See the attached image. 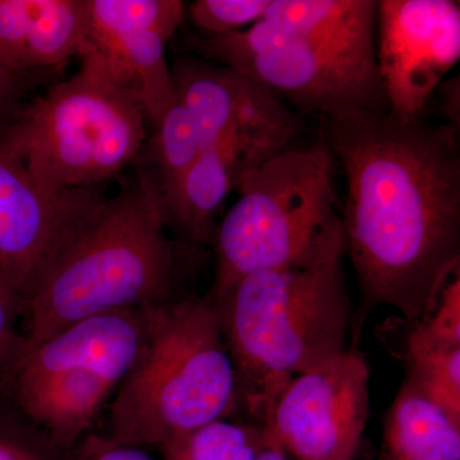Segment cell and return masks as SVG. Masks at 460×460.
<instances>
[{
    "label": "cell",
    "mask_w": 460,
    "mask_h": 460,
    "mask_svg": "<svg viewBox=\"0 0 460 460\" xmlns=\"http://www.w3.org/2000/svg\"><path fill=\"white\" fill-rule=\"evenodd\" d=\"M321 131L347 177L341 222L362 305L422 319L459 272V131L375 109L323 118Z\"/></svg>",
    "instance_id": "obj_1"
},
{
    "label": "cell",
    "mask_w": 460,
    "mask_h": 460,
    "mask_svg": "<svg viewBox=\"0 0 460 460\" xmlns=\"http://www.w3.org/2000/svg\"><path fill=\"white\" fill-rule=\"evenodd\" d=\"M166 226L162 196L147 172H138L113 199H99L36 280L26 302L23 347L78 321L181 298L180 260Z\"/></svg>",
    "instance_id": "obj_2"
},
{
    "label": "cell",
    "mask_w": 460,
    "mask_h": 460,
    "mask_svg": "<svg viewBox=\"0 0 460 460\" xmlns=\"http://www.w3.org/2000/svg\"><path fill=\"white\" fill-rule=\"evenodd\" d=\"M343 259L256 272L213 298L238 402L257 425H265L292 378L348 349L353 305Z\"/></svg>",
    "instance_id": "obj_3"
},
{
    "label": "cell",
    "mask_w": 460,
    "mask_h": 460,
    "mask_svg": "<svg viewBox=\"0 0 460 460\" xmlns=\"http://www.w3.org/2000/svg\"><path fill=\"white\" fill-rule=\"evenodd\" d=\"M237 405V375L213 296H181L153 308L140 354L111 402L108 438L162 447L226 420Z\"/></svg>",
    "instance_id": "obj_4"
},
{
    "label": "cell",
    "mask_w": 460,
    "mask_h": 460,
    "mask_svg": "<svg viewBox=\"0 0 460 460\" xmlns=\"http://www.w3.org/2000/svg\"><path fill=\"white\" fill-rule=\"evenodd\" d=\"M332 163L321 141L286 148L244 177L237 202L214 229L208 295L217 298L256 272L347 255Z\"/></svg>",
    "instance_id": "obj_5"
},
{
    "label": "cell",
    "mask_w": 460,
    "mask_h": 460,
    "mask_svg": "<svg viewBox=\"0 0 460 460\" xmlns=\"http://www.w3.org/2000/svg\"><path fill=\"white\" fill-rule=\"evenodd\" d=\"M29 102L0 135V148L53 190L93 189L133 162L147 140L146 113L102 57Z\"/></svg>",
    "instance_id": "obj_6"
},
{
    "label": "cell",
    "mask_w": 460,
    "mask_h": 460,
    "mask_svg": "<svg viewBox=\"0 0 460 460\" xmlns=\"http://www.w3.org/2000/svg\"><path fill=\"white\" fill-rule=\"evenodd\" d=\"M154 307L78 321L23 347L0 372V399L74 450L135 365Z\"/></svg>",
    "instance_id": "obj_7"
},
{
    "label": "cell",
    "mask_w": 460,
    "mask_h": 460,
    "mask_svg": "<svg viewBox=\"0 0 460 460\" xmlns=\"http://www.w3.org/2000/svg\"><path fill=\"white\" fill-rule=\"evenodd\" d=\"M370 368L356 347L298 375L281 390L263 441L296 460H353L370 414Z\"/></svg>",
    "instance_id": "obj_8"
},
{
    "label": "cell",
    "mask_w": 460,
    "mask_h": 460,
    "mask_svg": "<svg viewBox=\"0 0 460 460\" xmlns=\"http://www.w3.org/2000/svg\"><path fill=\"white\" fill-rule=\"evenodd\" d=\"M376 62L387 113L423 119L432 93L459 62L460 5L453 0L377 2Z\"/></svg>",
    "instance_id": "obj_9"
},
{
    "label": "cell",
    "mask_w": 460,
    "mask_h": 460,
    "mask_svg": "<svg viewBox=\"0 0 460 460\" xmlns=\"http://www.w3.org/2000/svg\"><path fill=\"white\" fill-rule=\"evenodd\" d=\"M284 102L321 118L387 111L378 75L376 41L295 39L234 66Z\"/></svg>",
    "instance_id": "obj_10"
},
{
    "label": "cell",
    "mask_w": 460,
    "mask_h": 460,
    "mask_svg": "<svg viewBox=\"0 0 460 460\" xmlns=\"http://www.w3.org/2000/svg\"><path fill=\"white\" fill-rule=\"evenodd\" d=\"M102 196L53 190L0 148V266L23 302L75 223Z\"/></svg>",
    "instance_id": "obj_11"
},
{
    "label": "cell",
    "mask_w": 460,
    "mask_h": 460,
    "mask_svg": "<svg viewBox=\"0 0 460 460\" xmlns=\"http://www.w3.org/2000/svg\"><path fill=\"white\" fill-rule=\"evenodd\" d=\"M304 126L235 129L202 148L198 159L163 196L166 224L190 243H208L217 211L253 169L286 150Z\"/></svg>",
    "instance_id": "obj_12"
},
{
    "label": "cell",
    "mask_w": 460,
    "mask_h": 460,
    "mask_svg": "<svg viewBox=\"0 0 460 460\" xmlns=\"http://www.w3.org/2000/svg\"><path fill=\"white\" fill-rule=\"evenodd\" d=\"M172 80L174 98L192 117L204 147L235 129L304 126L274 91L229 66L181 60Z\"/></svg>",
    "instance_id": "obj_13"
},
{
    "label": "cell",
    "mask_w": 460,
    "mask_h": 460,
    "mask_svg": "<svg viewBox=\"0 0 460 460\" xmlns=\"http://www.w3.org/2000/svg\"><path fill=\"white\" fill-rule=\"evenodd\" d=\"M89 27L87 0H0V62L38 80L81 57Z\"/></svg>",
    "instance_id": "obj_14"
},
{
    "label": "cell",
    "mask_w": 460,
    "mask_h": 460,
    "mask_svg": "<svg viewBox=\"0 0 460 460\" xmlns=\"http://www.w3.org/2000/svg\"><path fill=\"white\" fill-rule=\"evenodd\" d=\"M172 36L153 26L124 27L90 35L84 50L104 59L114 77L140 102L154 127L174 102L172 69L165 54Z\"/></svg>",
    "instance_id": "obj_15"
},
{
    "label": "cell",
    "mask_w": 460,
    "mask_h": 460,
    "mask_svg": "<svg viewBox=\"0 0 460 460\" xmlns=\"http://www.w3.org/2000/svg\"><path fill=\"white\" fill-rule=\"evenodd\" d=\"M377 460H460V422L402 381L384 420Z\"/></svg>",
    "instance_id": "obj_16"
},
{
    "label": "cell",
    "mask_w": 460,
    "mask_h": 460,
    "mask_svg": "<svg viewBox=\"0 0 460 460\" xmlns=\"http://www.w3.org/2000/svg\"><path fill=\"white\" fill-rule=\"evenodd\" d=\"M376 13L372 0H271L263 18L293 39L358 41L375 39Z\"/></svg>",
    "instance_id": "obj_17"
},
{
    "label": "cell",
    "mask_w": 460,
    "mask_h": 460,
    "mask_svg": "<svg viewBox=\"0 0 460 460\" xmlns=\"http://www.w3.org/2000/svg\"><path fill=\"white\" fill-rule=\"evenodd\" d=\"M404 323L398 356L407 372L405 383L460 422V343L438 338L420 320Z\"/></svg>",
    "instance_id": "obj_18"
},
{
    "label": "cell",
    "mask_w": 460,
    "mask_h": 460,
    "mask_svg": "<svg viewBox=\"0 0 460 460\" xmlns=\"http://www.w3.org/2000/svg\"><path fill=\"white\" fill-rule=\"evenodd\" d=\"M202 148L204 145L192 117L174 98L171 107L157 122L150 145L154 172H147L155 181L162 198L198 159Z\"/></svg>",
    "instance_id": "obj_19"
},
{
    "label": "cell",
    "mask_w": 460,
    "mask_h": 460,
    "mask_svg": "<svg viewBox=\"0 0 460 460\" xmlns=\"http://www.w3.org/2000/svg\"><path fill=\"white\" fill-rule=\"evenodd\" d=\"M262 445V426L219 420L178 436L159 449L164 460H255Z\"/></svg>",
    "instance_id": "obj_20"
},
{
    "label": "cell",
    "mask_w": 460,
    "mask_h": 460,
    "mask_svg": "<svg viewBox=\"0 0 460 460\" xmlns=\"http://www.w3.org/2000/svg\"><path fill=\"white\" fill-rule=\"evenodd\" d=\"M89 35L131 26H153L174 33L186 17L181 0H87Z\"/></svg>",
    "instance_id": "obj_21"
},
{
    "label": "cell",
    "mask_w": 460,
    "mask_h": 460,
    "mask_svg": "<svg viewBox=\"0 0 460 460\" xmlns=\"http://www.w3.org/2000/svg\"><path fill=\"white\" fill-rule=\"evenodd\" d=\"M0 460H77V456L75 447L63 449L47 432L0 399Z\"/></svg>",
    "instance_id": "obj_22"
},
{
    "label": "cell",
    "mask_w": 460,
    "mask_h": 460,
    "mask_svg": "<svg viewBox=\"0 0 460 460\" xmlns=\"http://www.w3.org/2000/svg\"><path fill=\"white\" fill-rule=\"evenodd\" d=\"M271 0H198L189 7L190 22L204 36L242 31L262 20Z\"/></svg>",
    "instance_id": "obj_23"
},
{
    "label": "cell",
    "mask_w": 460,
    "mask_h": 460,
    "mask_svg": "<svg viewBox=\"0 0 460 460\" xmlns=\"http://www.w3.org/2000/svg\"><path fill=\"white\" fill-rule=\"evenodd\" d=\"M26 313L25 302L0 266V372L16 357L23 343L18 320Z\"/></svg>",
    "instance_id": "obj_24"
},
{
    "label": "cell",
    "mask_w": 460,
    "mask_h": 460,
    "mask_svg": "<svg viewBox=\"0 0 460 460\" xmlns=\"http://www.w3.org/2000/svg\"><path fill=\"white\" fill-rule=\"evenodd\" d=\"M33 84V78L12 74L0 62V135L16 119L29 102H25V98Z\"/></svg>",
    "instance_id": "obj_25"
},
{
    "label": "cell",
    "mask_w": 460,
    "mask_h": 460,
    "mask_svg": "<svg viewBox=\"0 0 460 460\" xmlns=\"http://www.w3.org/2000/svg\"><path fill=\"white\" fill-rule=\"evenodd\" d=\"M77 460H155L142 447L114 443L108 436L87 435L75 447Z\"/></svg>",
    "instance_id": "obj_26"
},
{
    "label": "cell",
    "mask_w": 460,
    "mask_h": 460,
    "mask_svg": "<svg viewBox=\"0 0 460 460\" xmlns=\"http://www.w3.org/2000/svg\"><path fill=\"white\" fill-rule=\"evenodd\" d=\"M438 105L447 119V126L459 131L460 128V78L459 75L444 80L438 84Z\"/></svg>",
    "instance_id": "obj_27"
},
{
    "label": "cell",
    "mask_w": 460,
    "mask_h": 460,
    "mask_svg": "<svg viewBox=\"0 0 460 460\" xmlns=\"http://www.w3.org/2000/svg\"><path fill=\"white\" fill-rule=\"evenodd\" d=\"M255 460H287V454L279 447L271 443H265L257 453Z\"/></svg>",
    "instance_id": "obj_28"
}]
</instances>
